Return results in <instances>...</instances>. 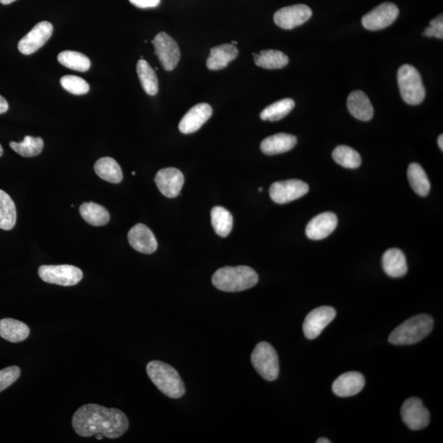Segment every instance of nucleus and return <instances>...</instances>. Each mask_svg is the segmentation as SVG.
I'll return each instance as SVG.
<instances>
[{"mask_svg":"<svg viewBox=\"0 0 443 443\" xmlns=\"http://www.w3.org/2000/svg\"><path fill=\"white\" fill-rule=\"evenodd\" d=\"M21 370L17 366H11L0 370V392H3L19 379Z\"/></svg>","mask_w":443,"mask_h":443,"instance_id":"nucleus-37","label":"nucleus"},{"mask_svg":"<svg viewBox=\"0 0 443 443\" xmlns=\"http://www.w3.org/2000/svg\"><path fill=\"white\" fill-rule=\"evenodd\" d=\"M335 317L336 310L331 307H321L313 309L305 317L303 323L305 338L309 340L318 338Z\"/></svg>","mask_w":443,"mask_h":443,"instance_id":"nucleus-13","label":"nucleus"},{"mask_svg":"<svg viewBox=\"0 0 443 443\" xmlns=\"http://www.w3.org/2000/svg\"><path fill=\"white\" fill-rule=\"evenodd\" d=\"M72 424L79 436L88 437L100 433L110 440L123 436L129 427L123 412L96 404L80 407L73 415Z\"/></svg>","mask_w":443,"mask_h":443,"instance_id":"nucleus-1","label":"nucleus"},{"mask_svg":"<svg viewBox=\"0 0 443 443\" xmlns=\"http://www.w3.org/2000/svg\"><path fill=\"white\" fill-rule=\"evenodd\" d=\"M57 61L60 64L69 69L78 71V72H87L91 68V60L82 53L72 51L61 52L57 55Z\"/></svg>","mask_w":443,"mask_h":443,"instance_id":"nucleus-33","label":"nucleus"},{"mask_svg":"<svg viewBox=\"0 0 443 443\" xmlns=\"http://www.w3.org/2000/svg\"><path fill=\"white\" fill-rule=\"evenodd\" d=\"M253 55L255 64L265 69H281L289 63L288 57L284 53L279 51H262L259 54Z\"/></svg>","mask_w":443,"mask_h":443,"instance_id":"nucleus-27","label":"nucleus"},{"mask_svg":"<svg viewBox=\"0 0 443 443\" xmlns=\"http://www.w3.org/2000/svg\"><path fill=\"white\" fill-rule=\"evenodd\" d=\"M96 440H103V437H104V436L102 435V434H100V433L96 434Z\"/></svg>","mask_w":443,"mask_h":443,"instance_id":"nucleus-44","label":"nucleus"},{"mask_svg":"<svg viewBox=\"0 0 443 443\" xmlns=\"http://www.w3.org/2000/svg\"><path fill=\"white\" fill-rule=\"evenodd\" d=\"M336 225H338V218L334 213H323L309 222L305 233L311 240H322L334 231Z\"/></svg>","mask_w":443,"mask_h":443,"instance_id":"nucleus-18","label":"nucleus"},{"mask_svg":"<svg viewBox=\"0 0 443 443\" xmlns=\"http://www.w3.org/2000/svg\"><path fill=\"white\" fill-rule=\"evenodd\" d=\"M80 214L87 224L95 227L107 224L110 219L109 213L105 207L94 202L84 203L80 207Z\"/></svg>","mask_w":443,"mask_h":443,"instance_id":"nucleus-26","label":"nucleus"},{"mask_svg":"<svg viewBox=\"0 0 443 443\" xmlns=\"http://www.w3.org/2000/svg\"><path fill=\"white\" fill-rule=\"evenodd\" d=\"M8 109V104L2 96H0V114L6 113Z\"/></svg>","mask_w":443,"mask_h":443,"instance_id":"nucleus-40","label":"nucleus"},{"mask_svg":"<svg viewBox=\"0 0 443 443\" xmlns=\"http://www.w3.org/2000/svg\"><path fill=\"white\" fill-rule=\"evenodd\" d=\"M96 174L100 179L109 181L110 183H121L123 175L122 168L115 159L104 157L99 159L94 166Z\"/></svg>","mask_w":443,"mask_h":443,"instance_id":"nucleus-25","label":"nucleus"},{"mask_svg":"<svg viewBox=\"0 0 443 443\" xmlns=\"http://www.w3.org/2000/svg\"><path fill=\"white\" fill-rule=\"evenodd\" d=\"M403 421L412 431H421L431 422V414L419 398L407 399L401 406Z\"/></svg>","mask_w":443,"mask_h":443,"instance_id":"nucleus-10","label":"nucleus"},{"mask_svg":"<svg viewBox=\"0 0 443 443\" xmlns=\"http://www.w3.org/2000/svg\"><path fill=\"white\" fill-rule=\"evenodd\" d=\"M295 107V102L287 98L275 102L266 107L260 114L264 121L276 122L287 116Z\"/></svg>","mask_w":443,"mask_h":443,"instance_id":"nucleus-32","label":"nucleus"},{"mask_svg":"<svg viewBox=\"0 0 443 443\" xmlns=\"http://www.w3.org/2000/svg\"><path fill=\"white\" fill-rule=\"evenodd\" d=\"M133 6L139 8H150L159 6L161 0H129Z\"/></svg>","mask_w":443,"mask_h":443,"instance_id":"nucleus-39","label":"nucleus"},{"mask_svg":"<svg viewBox=\"0 0 443 443\" xmlns=\"http://www.w3.org/2000/svg\"><path fill=\"white\" fill-rule=\"evenodd\" d=\"M437 143H438V146H440V148L441 149V150L442 152V150H443V136L442 135H441V136H440V137H438Z\"/></svg>","mask_w":443,"mask_h":443,"instance_id":"nucleus-41","label":"nucleus"},{"mask_svg":"<svg viewBox=\"0 0 443 443\" xmlns=\"http://www.w3.org/2000/svg\"><path fill=\"white\" fill-rule=\"evenodd\" d=\"M383 267L385 273L392 278L405 276L408 270L404 253L397 248H392L385 252L383 256Z\"/></svg>","mask_w":443,"mask_h":443,"instance_id":"nucleus-23","label":"nucleus"},{"mask_svg":"<svg viewBox=\"0 0 443 443\" xmlns=\"http://www.w3.org/2000/svg\"><path fill=\"white\" fill-rule=\"evenodd\" d=\"M347 108L354 118L361 121H370L374 116V108L365 92L354 91L347 99Z\"/></svg>","mask_w":443,"mask_h":443,"instance_id":"nucleus-20","label":"nucleus"},{"mask_svg":"<svg viewBox=\"0 0 443 443\" xmlns=\"http://www.w3.org/2000/svg\"><path fill=\"white\" fill-rule=\"evenodd\" d=\"M259 281L258 274L248 266L221 268L212 278L213 285L217 289L228 292H238L250 289Z\"/></svg>","mask_w":443,"mask_h":443,"instance_id":"nucleus-2","label":"nucleus"},{"mask_svg":"<svg viewBox=\"0 0 443 443\" xmlns=\"http://www.w3.org/2000/svg\"><path fill=\"white\" fill-rule=\"evenodd\" d=\"M312 16V10L305 4H296L280 8L274 15L276 25L282 29L291 30L307 21Z\"/></svg>","mask_w":443,"mask_h":443,"instance_id":"nucleus-14","label":"nucleus"},{"mask_svg":"<svg viewBox=\"0 0 443 443\" xmlns=\"http://www.w3.org/2000/svg\"><path fill=\"white\" fill-rule=\"evenodd\" d=\"M316 442L317 443H331V441L329 440H327V438L321 437L320 438V440H318Z\"/></svg>","mask_w":443,"mask_h":443,"instance_id":"nucleus-42","label":"nucleus"},{"mask_svg":"<svg viewBox=\"0 0 443 443\" xmlns=\"http://www.w3.org/2000/svg\"><path fill=\"white\" fill-rule=\"evenodd\" d=\"M15 1H16V0H0V3L4 4V6H7V4H10Z\"/></svg>","mask_w":443,"mask_h":443,"instance_id":"nucleus-43","label":"nucleus"},{"mask_svg":"<svg viewBox=\"0 0 443 443\" xmlns=\"http://www.w3.org/2000/svg\"><path fill=\"white\" fill-rule=\"evenodd\" d=\"M136 72L146 94L154 96L159 91V82L156 74L150 64L144 60H140L136 65Z\"/></svg>","mask_w":443,"mask_h":443,"instance_id":"nucleus-31","label":"nucleus"},{"mask_svg":"<svg viewBox=\"0 0 443 443\" xmlns=\"http://www.w3.org/2000/svg\"><path fill=\"white\" fill-rule=\"evenodd\" d=\"M433 320L428 314H419L409 318L389 336V343L394 345H412L422 341L431 334Z\"/></svg>","mask_w":443,"mask_h":443,"instance_id":"nucleus-4","label":"nucleus"},{"mask_svg":"<svg viewBox=\"0 0 443 443\" xmlns=\"http://www.w3.org/2000/svg\"><path fill=\"white\" fill-rule=\"evenodd\" d=\"M155 183L163 196L175 198L179 196L183 187L184 176L177 168H163L155 176Z\"/></svg>","mask_w":443,"mask_h":443,"instance_id":"nucleus-15","label":"nucleus"},{"mask_svg":"<svg viewBox=\"0 0 443 443\" xmlns=\"http://www.w3.org/2000/svg\"><path fill=\"white\" fill-rule=\"evenodd\" d=\"M132 175H136V172H132Z\"/></svg>","mask_w":443,"mask_h":443,"instance_id":"nucleus-48","label":"nucleus"},{"mask_svg":"<svg viewBox=\"0 0 443 443\" xmlns=\"http://www.w3.org/2000/svg\"><path fill=\"white\" fill-rule=\"evenodd\" d=\"M213 109L209 104L201 103L190 109L179 123V130L183 134L197 132L212 116Z\"/></svg>","mask_w":443,"mask_h":443,"instance_id":"nucleus-17","label":"nucleus"},{"mask_svg":"<svg viewBox=\"0 0 443 443\" xmlns=\"http://www.w3.org/2000/svg\"><path fill=\"white\" fill-rule=\"evenodd\" d=\"M408 179L412 189L420 197H427L431 190V183L426 172L418 163H413L408 168Z\"/></svg>","mask_w":443,"mask_h":443,"instance_id":"nucleus-30","label":"nucleus"},{"mask_svg":"<svg viewBox=\"0 0 443 443\" xmlns=\"http://www.w3.org/2000/svg\"><path fill=\"white\" fill-rule=\"evenodd\" d=\"M155 55L159 57L163 69L174 70L180 60L179 44L165 33H159L152 41Z\"/></svg>","mask_w":443,"mask_h":443,"instance_id":"nucleus-9","label":"nucleus"},{"mask_svg":"<svg viewBox=\"0 0 443 443\" xmlns=\"http://www.w3.org/2000/svg\"><path fill=\"white\" fill-rule=\"evenodd\" d=\"M365 384V377L358 372H348L338 377L332 384V392L336 396L347 397L356 395Z\"/></svg>","mask_w":443,"mask_h":443,"instance_id":"nucleus-19","label":"nucleus"},{"mask_svg":"<svg viewBox=\"0 0 443 443\" xmlns=\"http://www.w3.org/2000/svg\"><path fill=\"white\" fill-rule=\"evenodd\" d=\"M309 190V186L305 181L291 179L274 183L270 187L269 194L273 202L283 205L303 197Z\"/></svg>","mask_w":443,"mask_h":443,"instance_id":"nucleus-8","label":"nucleus"},{"mask_svg":"<svg viewBox=\"0 0 443 443\" xmlns=\"http://www.w3.org/2000/svg\"><path fill=\"white\" fill-rule=\"evenodd\" d=\"M237 44V42H232L233 46H236Z\"/></svg>","mask_w":443,"mask_h":443,"instance_id":"nucleus-46","label":"nucleus"},{"mask_svg":"<svg viewBox=\"0 0 443 443\" xmlns=\"http://www.w3.org/2000/svg\"><path fill=\"white\" fill-rule=\"evenodd\" d=\"M239 54L237 48L232 44H222L211 48L210 55L206 61L207 68L212 71L224 69Z\"/></svg>","mask_w":443,"mask_h":443,"instance_id":"nucleus-21","label":"nucleus"},{"mask_svg":"<svg viewBox=\"0 0 443 443\" xmlns=\"http://www.w3.org/2000/svg\"><path fill=\"white\" fill-rule=\"evenodd\" d=\"M397 82L401 96L406 104L417 105L425 98V88L419 71L410 64L401 66L397 73Z\"/></svg>","mask_w":443,"mask_h":443,"instance_id":"nucleus-5","label":"nucleus"},{"mask_svg":"<svg viewBox=\"0 0 443 443\" xmlns=\"http://www.w3.org/2000/svg\"><path fill=\"white\" fill-rule=\"evenodd\" d=\"M38 274L44 282L64 287L77 285L83 278L81 269L69 264L42 265Z\"/></svg>","mask_w":443,"mask_h":443,"instance_id":"nucleus-7","label":"nucleus"},{"mask_svg":"<svg viewBox=\"0 0 443 443\" xmlns=\"http://www.w3.org/2000/svg\"><path fill=\"white\" fill-rule=\"evenodd\" d=\"M262 190H263V188H259V192H262Z\"/></svg>","mask_w":443,"mask_h":443,"instance_id":"nucleus-47","label":"nucleus"},{"mask_svg":"<svg viewBox=\"0 0 443 443\" xmlns=\"http://www.w3.org/2000/svg\"><path fill=\"white\" fill-rule=\"evenodd\" d=\"M332 158L338 165L354 170L361 165V157L356 150L347 145H339L332 152Z\"/></svg>","mask_w":443,"mask_h":443,"instance_id":"nucleus-35","label":"nucleus"},{"mask_svg":"<svg viewBox=\"0 0 443 443\" xmlns=\"http://www.w3.org/2000/svg\"><path fill=\"white\" fill-rule=\"evenodd\" d=\"M425 37L443 39V17L442 15L431 21V26L424 30Z\"/></svg>","mask_w":443,"mask_h":443,"instance_id":"nucleus-38","label":"nucleus"},{"mask_svg":"<svg viewBox=\"0 0 443 443\" xmlns=\"http://www.w3.org/2000/svg\"><path fill=\"white\" fill-rule=\"evenodd\" d=\"M150 380L165 396L179 399L184 396L185 385L174 367L165 362L153 361L146 367Z\"/></svg>","mask_w":443,"mask_h":443,"instance_id":"nucleus-3","label":"nucleus"},{"mask_svg":"<svg viewBox=\"0 0 443 443\" xmlns=\"http://www.w3.org/2000/svg\"><path fill=\"white\" fill-rule=\"evenodd\" d=\"M30 329L26 323L13 318L0 320V336L10 343H20L28 338Z\"/></svg>","mask_w":443,"mask_h":443,"instance_id":"nucleus-24","label":"nucleus"},{"mask_svg":"<svg viewBox=\"0 0 443 443\" xmlns=\"http://www.w3.org/2000/svg\"><path fill=\"white\" fill-rule=\"evenodd\" d=\"M16 222L15 204L6 192L0 190V228L10 231L15 228Z\"/></svg>","mask_w":443,"mask_h":443,"instance_id":"nucleus-28","label":"nucleus"},{"mask_svg":"<svg viewBox=\"0 0 443 443\" xmlns=\"http://www.w3.org/2000/svg\"><path fill=\"white\" fill-rule=\"evenodd\" d=\"M60 84L65 91L73 95H85L90 91V86L85 80L73 75H66L62 78Z\"/></svg>","mask_w":443,"mask_h":443,"instance_id":"nucleus-36","label":"nucleus"},{"mask_svg":"<svg viewBox=\"0 0 443 443\" xmlns=\"http://www.w3.org/2000/svg\"><path fill=\"white\" fill-rule=\"evenodd\" d=\"M298 143L293 135L278 133L265 138L260 144V149L264 154L275 155L289 152Z\"/></svg>","mask_w":443,"mask_h":443,"instance_id":"nucleus-22","label":"nucleus"},{"mask_svg":"<svg viewBox=\"0 0 443 443\" xmlns=\"http://www.w3.org/2000/svg\"><path fill=\"white\" fill-rule=\"evenodd\" d=\"M399 8L392 3H383L363 17L362 25L367 30H379L388 28L396 21Z\"/></svg>","mask_w":443,"mask_h":443,"instance_id":"nucleus-11","label":"nucleus"},{"mask_svg":"<svg viewBox=\"0 0 443 443\" xmlns=\"http://www.w3.org/2000/svg\"><path fill=\"white\" fill-rule=\"evenodd\" d=\"M128 242L133 249L143 254H152L156 251L158 243L152 230L138 224L128 233Z\"/></svg>","mask_w":443,"mask_h":443,"instance_id":"nucleus-16","label":"nucleus"},{"mask_svg":"<svg viewBox=\"0 0 443 443\" xmlns=\"http://www.w3.org/2000/svg\"><path fill=\"white\" fill-rule=\"evenodd\" d=\"M251 363L255 370L263 379L274 381L279 374L278 354L271 345L261 342L256 345L251 354Z\"/></svg>","mask_w":443,"mask_h":443,"instance_id":"nucleus-6","label":"nucleus"},{"mask_svg":"<svg viewBox=\"0 0 443 443\" xmlns=\"http://www.w3.org/2000/svg\"><path fill=\"white\" fill-rule=\"evenodd\" d=\"M53 26L51 22H39L30 32L22 37L19 43V51L22 55L34 54L51 39L53 34Z\"/></svg>","mask_w":443,"mask_h":443,"instance_id":"nucleus-12","label":"nucleus"},{"mask_svg":"<svg viewBox=\"0 0 443 443\" xmlns=\"http://www.w3.org/2000/svg\"><path fill=\"white\" fill-rule=\"evenodd\" d=\"M3 154V150L2 145H0V157L2 156Z\"/></svg>","mask_w":443,"mask_h":443,"instance_id":"nucleus-45","label":"nucleus"},{"mask_svg":"<svg viewBox=\"0 0 443 443\" xmlns=\"http://www.w3.org/2000/svg\"><path fill=\"white\" fill-rule=\"evenodd\" d=\"M10 145L16 153L21 155V156L26 158L35 157L42 152L44 141L42 137L26 136L21 143L12 141Z\"/></svg>","mask_w":443,"mask_h":443,"instance_id":"nucleus-34","label":"nucleus"},{"mask_svg":"<svg viewBox=\"0 0 443 443\" xmlns=\"http://www.w3.org/2000/svg\"><path fill=\"white\" fill-rule=\"evenodd\" d=\"M211 224L215 233L219 236L222 237H228L233 230V215L231 213L224 207H214L211 210Z\"/></svg>","mask_w":443,"mask_h":443,"instance_id":"nucleus-29","label":"nucleus"}]
</instances>
